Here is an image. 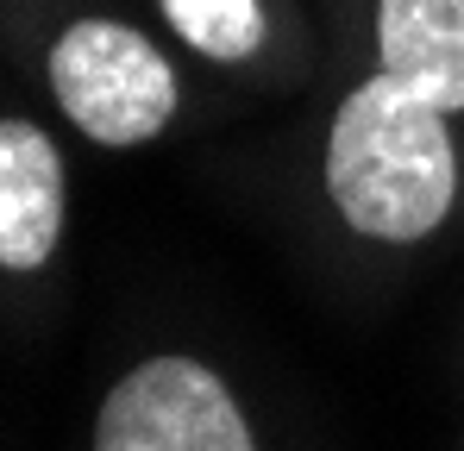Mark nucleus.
I'll list each match as a JSON object with an SVG mask.
<instances>
[{"label":"nucleus","mask_w":464,"mask_h":451,"mask_svg":"<svg viewBox=\"0 0 464 451\" xmlns=\"http://www.w3.org/2000/svg\"><path fill=\"white\" fill-rule=\"evenodd\" d=\"M377 70L440 113H464V0H377Z\"/></svg>","instance_id":"nucleus-5"},{"label":"nucleus","mask_w":464,"mask_h":451,"mask_svg":"<svg viewBox=\"0 0 464 451\" xmlns=\"http://www.w3.org/2000/svg\"><path fill=\"white\" fill-rule=\"evenodd\" d=\"M452 113L427 107L383 70L358 82L326 132V188L352 232L414 245L440 232L459 201V145Z\"/></svg>","instance_id":"nucleus-1"},{"label":"nucleus","mask_w":464,"mask_h":451,"mask_svg":"<svg viewBox=\"0 0 464 451\" xmlns=\"http://www.w3.org/2000/svg\"><path fill=\"white\" fill-rule=\"evenodd\" d=\"M51 94L94 145H151L176 120V70L145 32L113 19H76L51 51Z\"/></svg>","instance_id":"nucleus-2"},{"label":"nucleus","mask_w":464,"mask_h":451,"mask_svg":"<svg viewBox=\"0 0 464 451\" xmlns=\"http://www.w3.org/2000/svg\"><path fill=\"white\" fill-rule=\"evenodd\" d=\"M157 6L214 63H245L264 44V6L257 0H157Z\"/></svg>","instance_id":"nucleus-6"},{"label":"nucleus","mask_w":464,"mask_h":451,"mask_svg":"<svg viewBox=\"0 0 464 451\" xmlns=\"http://www.w3.org/2000/svg\"><path fill=\"white\" fill-rule=\"evenodd\" d=\"M94 451H257L232 389L195 358H151L101 401Z\"/></svg>","instance_id":"nucleus-3"},{"label":"nucleus","mask_w":464,"mask_h":451,"mask_svg":"<svg viewBox=\"0 0 464 451\" xmlns=\"http://www.w3.org/2000/svg\"><path fill=\"white\" fill-rule=\"evenodd\" d=\"M63 238V157L32 120H0V270H38Z\"/></svg>","instance_id":"nucleus-4"}]
</instances>
